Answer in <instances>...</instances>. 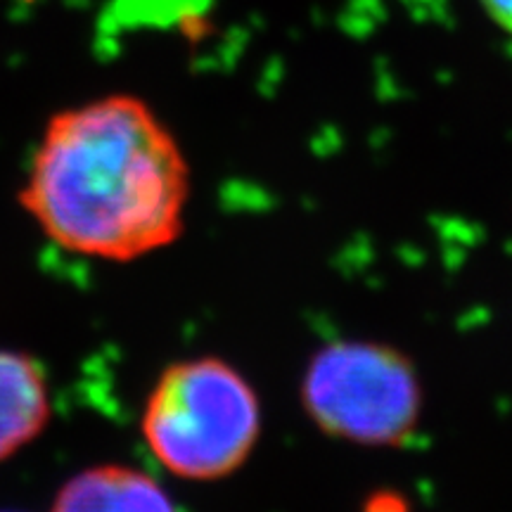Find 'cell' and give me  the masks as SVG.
Returning a JSON list of instances; mask_svg holds the SVG:
<instances>
[{
  "instance_id": "obj_6",
  "label": "cell",
  "mask_w": 512,
  "mask_h": 512,
  "mask_svg": "<svg viewBox=\"0 0 512 512\" xmlns=\"http://www.w3.org/2000/svg\"><path fill=\"white\" fill-rule=\"evenodd\" d=\"M482 5L498 27L512 34V0H482Z\"/></svg>"
},
{
  "instance_id": "obj_1",
  "label": "cell",
  "mask_w": 512,
  "mask_h": 512,
  "mask_svg": "<svg viewBox=\"0 0 512 512\" xmlns=\"http://www.w3.org/2000/svg\"><path fill=\"white\" fill-rule=\"evenodd\" d=\"M190 166L174 133L136 95H107L48 121L19 204L55 245L133 261L185 228Z\"/></svg>"
},
{
  "instance_id": "obj_5",
  "label": "cell",
  "mask_w": 512,
  "mask_h": 512,
  "mask_svg": "<svg viewBox=\"0 0 512 512\" xmlns=\"http://www.w3.org/2000/svg\"><path fill=\"white\" fill-rule=\"evenodd\" d=\"M53 512H176V505L162 484L143 470L98 465L62 486Z\"/></svg>"
},
{
  "instance_id": "obj_2",
  "label": "cell",
  "mask_w": 512,
  "mask_h": 512,
  "mask_svg": "<svg viewBox=\"0 0 512 512\" xmlns=\"http://www.w3.org/2000/svg\"><path fill=\"white\" fill-rule=\"evenodd\" d=\"M145 444L171 475L214 482L233 475L261 437V406L247 377L221 358L178 361L147 396Z\"/></svg>"
},
{
  "instance_id": "obj_3",
  "label": "cell",
  "mask_w": 512,
  "mask_h": 512,
  "mask_svg": "<svg viewBox=\"0 0 512 512\" xmlns=\"http://www.w3.org/2000/svg\"><path fill=\"white\" fill-rule=\"evenodd\" d=\"M302 401L328 437L399 446L418 427L422 392L413 363L389 344L332 342L311 358Z\"/></svg>"
},
{
  "instance_id": "obj_4",
  "label": "cell",
  "mask_w": 512,
  "mask_h": 512,
  "mask_svg": "<svg viewBox=\"0 0 512 512\" xmlns=\"http://www.w3.org/2000/svg\"><path fill=\"white\" fill-rule=\"evenodd\" d=\"M53 415L48 375L34 356L0 349V463L46 430Z\"/></svg>"
}]
</instances>
